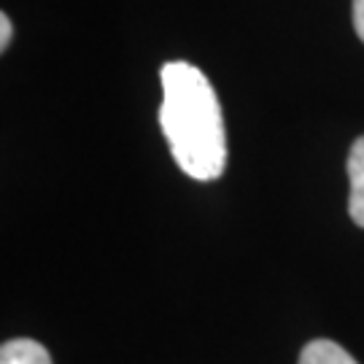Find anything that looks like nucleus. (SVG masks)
Listing matches in <instances>:
<instances>
[{"label": "nucleus", "mask_w": 364, "mask_h": 364, "mask_svg": "<svg viewBox=\"0 0 364 364\" xmlns=\"http://www.w3.org/2000/svg\"><path fill=\"white\" fill-rule=\"evenodd\" d=\"M159 127L176 165L195 181H213L227 168V130L219 97L203 70L189 63H165L159 70Z\"/></svg>", "instance_id": "1"}, {"label": "nucleus", "mask_w": 364, "mask_h": 364, "mask_svg": "<svg viewBox=\"0 0 364 364\" xmlns=\"http://www.w3.org/2000/svg\"><path fill=\"white\" fill-rule=\"evenodd\" d=\"M348 181H351V197H348V213L356 221V227H364V135L356 138L348 154Z\"/></svg>", "instance_id": "2"}, {"label": "nucleus", "mask_w": 364, "mask_h": 364, "mask_svg": "<svg viewBox=\"0 0 364 364\" xmlns=\"http://www.w3.org/2000/svg\"><path fill=\"white\" fill-rule=\"evenodd\" d=\"M0 364H52V356H49V351L41 346L38 340L16 338L3 343Z\"/></svg>", "instance_id": "3"}, {"label": "nucleus", "mask_w": 364, "mask_h": 364, "mask_svg": "<svg viewBox=\"0 0 364 364\" xmlns=\"http://www.w3.org/2000/svg\"><path fill=\"white\" fill-rule=\"evenodd\" d=\"M297 364H359L335 340H313L299 353Z\"/></svg>", "instance_id": "4"}, {"label": "nucleus", "mask_w": 364, "mask_h": 364, "mask_svg": "<svg viewBox=\"0 0 364 364\" xmlns=\"http://www.w3.org/2000/svg\"><path fill=\"white\" fill-rule=\"evenodd\" d=\"M11 38H14L11 19H9V14H0V52H6V49H9Z\"/></svg>", "instance_id": "5"}, {"label": "nucleus", "mask_w": 364, "mask_h": 364, "mask_svg": "<svg viewBox=\"0 0 364 364\" xmlns=\"http://www.w3.org/2000/svg\"><path fill=\"white\" fill-rule=\"evenodd\" d=\"M353 27L364 43V0H353Z\"/></svg>", "instance_id": "6"}]
</instances>
